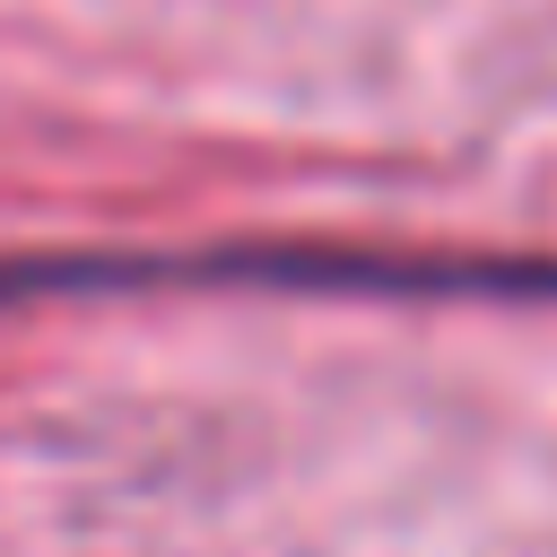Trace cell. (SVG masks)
I'll return each mask as SVG.
<instances>
[{"mask_svg": "<svg viewBox=\"0 0 557 557\" xmlns=\"http://www.w3.org/2000/svg\"><path fill=\"white\" fill-rule=\"evenodd\" d=\"M96 287H322V296H505V305H557V252H531V244L235 235V244L17 252V261H0V305H26V296H96Z\"/></svg>", "mask_w": 557, "mask_h": 557, "instance_id": "obj_1", "label": "cell"}]
</instances>
